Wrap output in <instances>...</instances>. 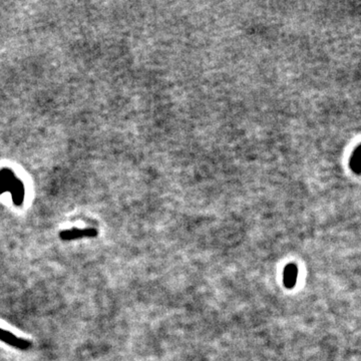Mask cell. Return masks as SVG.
<instances>
[{
  "instance_id": "obj_3",
  "label": "cell",
  "mask_w": 361,
  "mask_h": 361,
  "mask_svg": "<svg viewBox=\"0 0 361 361\" xmlns=\"http://www.w3.org/2000/svg\"><path fill=\"white\" fill-rule=\"evenodd\" d=\"M298 278V268L295 264H288L283 272V283L286 288L292 289Z\"/></svg>"
},
{
  "instance_id": "obj_2",
  "label": "cell",
  "mask_w": 361,
  "mask_h": 361,
  "mask_svg": "<svg viewBox=\"0 0 361 361\" xmlns=\"http://www.w3.org/2000/svg\"><path fill=\"white\" fill-rule=\"evenodd\" d=\"M95 236H97V231L95 229H71L62 231L59 235L60 239L63 241H70L83 237L92 238Z\"/></svg>"
},
{
  "instance_id": "obj_4",
  "label": "cell",
  "mask_w": 361,
  "mask_h": 361,
  "mask_svg": "<svg viewBox=\"0 0 361 361\" xmlns=\"http://www.w3.org/2000/svg\"><path fill=\"white\" fill-rule=\"evenodd\" d=\"M350 168L356 174H361V145L354 151L350 159Z\"/></svg>"
},
{
  "instance_id": "obj_1",
  "label": "cell",
  "mask_w": 361,
  "mask_h": 361,
  "mask_svg": "<svg viewBox=\"0 0 361 361\" xmlns=\"http://www.w3.org/2000/svg\"><path fill=\"white\" fill-rule=\"evenodd\" d=\"M0 341L20 350H27L31 346V343L28 340L21 339L2 328H0Z\"/></svg>"
}]
</instances>
